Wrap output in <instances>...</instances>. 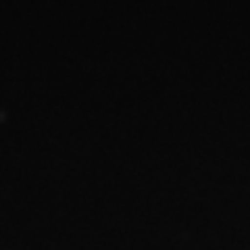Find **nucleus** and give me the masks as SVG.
Masks as SVG:
<instances>
[]
</instances>
